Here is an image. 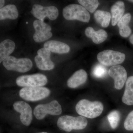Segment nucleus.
<instances>
[{
	"label": "nucleus",
	"mask_w": 133,
	"mask_h": 133,
	"mask_svg": "<svg viewBox=\"0 0 133 133\" xmlns=\"http://www.w3.org/2000/svg\"><path fill=\"white\" fill-rule=\"evenodd\" d=\"M104 106L99 101H91L86 99L79 101L76 104V110L81 116L93 119L99 116L103 112Z\"/></svg>",
	"instance_id": "f257e3e1"
},
{
	"label": "nucleus",
	"mask_w": 133,
	"mask_h": 133,
	"mask_svg": "<svg viewBox=\"0 0 133 133\" xmlns=\"http://www.w3.org/2000/svg\"><path fill=\"white\" fill-rule=\"evenodd\" d=\"M88 123L87 119L83 116L64 115L58 119L57 126L62 131L69 132L72 130H83L86 127Z\"/></svg>",
	"instance_id": "f03ea898"
},
{
	"label": "nucleus",
	"mask_w": 133,
	"mask_h": 133,
	"mask_svg": "<svg viewBox=\"0 0 133 133\" xmlns=\"http://www.w3.org/2000/svg\"><path fill=\"white\" fill-rule=\"evenodd\" d=\"M63 16L69 21L78 20L88 23L90 19V15L87 10L81 5L70 4L64 8Z\"/></svg>",
	"instance_id": "7ed1b4c3"
},
{
	"label": "nucleus",
	"mask_w": 133,
	"mask_h": 133,
	"mask_svg": "<svg viewBox=\"0 0 133 133\" xmlns=\"http://www.w3.org/2000/svg\"><path fill=\"white\" fill-rule=\"evenodd\" d=\"M3 65L8 70L24 73L31 70L33 63L31 59L27 58L18 59L10 56L3 62Z\"/></svg>",
	"instance_id": "20e7f679"
},
{
	"label": "nucleus",
	"mask_w": 133,
	"mask_h": 133,
	"mask_svg": "<svg viewBox=\"0 0 133 133\" xmlns=\"http://www.w3.org/2000/svg\"><path fill=\"white\" fill-rule=\"evenodd\" d=\"M50 91L46 87H24L20 90L19 96L25 100L36 101L45 98L49 95Z\"/></svg>",
	"instance_id": "39448f33"
},
{
	"label": "nucleus",
	"mask_w": 133,
	"mask_h": 133,
	"mask_svg": "<svg viewBox=\"0 0 133 133\" xmlns=\"http://www.w3.org/2000/svg\"><path fill=\"white\" fill-rule=\"evenodd\" d=\"M97 59L101 64L105 66H115L123 63L125 55L119 51L107 50L98 54Z\"/></svg>",
	"instance_id": "423d86ee"
},
{
	"label": "nucleus",
	"mask_w": 133,
	"mask_h": 133,
	"mask_svg": "<svg viewBox=\"0 0 133 133\" xmlns=\"http://www.w3.org/2000/svg\"><path fill=\"white\" fill-rule=\"evenodd\" d=\"M62 113L61 105L56 100H53L50 103L37 105L34 109L33 114L36 119L42 120L48 114L58 115Z\"/></svg>",
	"instance_id": "0eeeda50"
},
{
	"label": "nucleus",
	"mask_w": 133,
	"mask_h": 133,
	"mask_svg": "<svg viewBox=\"0 0 133 133\" xmlns=\"http://www.w3.org/2000/svg\"><path fill=\"white\" fill-rule=\"evenodd\" d=\"M48 81L46 76L39 73L19 76L16 79L17 85L24 87H43L47 84Z\"/></svg>",
	"instance_id": "6e6552de"
},
{
	"label": "nucleus",
	"mask_w": 133,
	"mask_h": 133,
	"mask_svg": "<svg viewBox=\"0 0 133 133\" xmlns=\"http://www.w3.org/2000/svg\"><path fill=\"white\" fill-rule=\"evenodd\" d=\"M31 13L36 18L42 22L45 17L54 21L58 16V9L55 6L44 7L38 4L33 5Z\"/></svg>",
	"instance_id": "1a4fd4ad"
},
{
	"label": "nucleus",
	"mask_w": 133,
	"mask_h": 133,
	"mask_svg": "<svg viewBox=\"0 0 133 133\" xmlns=\"http://www.w3.org/2000/svg\"><path fill=\"white\" fill-rule=\"evenodd\" d=\"M33 24L35 30L33 38L36 42H42L52 37L51 28L49 25L38 20L34 21Z\"/></svg>",
	"instance_id": "9d476101"
},
{
	"label": "nucleus",
	"mask_w": 133,
	"mask_h": 133,
	"mask_svg": "<svg viewBox=\"0 0 133 133\" xmlns=\"http://www.w3.org/2000/svg\"><path fill=\"white\" fill-rule=\"evenodd\" d=\"M51 51L43 48L38 50V55L35 58V61L38 69L42 70H51L54 69L55 64L50 57Z\"/></svg>",
	"instance_id": "9b49d317"
},
{
	"label": "nucleus",
	"mask_w": 133,
	"mask_h": 133,
	"mask_svg": "<svg viewBox=\"0 0 133 133\" xmlns=\"http://www.w3.org/2000/svg\"><path fill=\"white\" fill-rule=\"evenodd\" d=\"M108 74L114 80V87L116 90L122 89L127 78V73L124 66L121 65L112 66Z\"/></svg>",
	"instance_id": "f8f14e48"
},
{
	"label": "nucleus",
	"mask_w": 133,
	"mask_h": 133,
	"mask_svg": "<svg viewBox=\"0 0 133 133\" xmlns=\"http://www.w3.org/2000/svg\"><path fill=\"white\" fill-rule=\"evenodd\" d=\"M14 109L21 114L20 120L24 125L28 126L32 121V109L29 105L23 101H18L15 102L13 105Z\"/></svg>",
	"instance_id": "ddd939ff"
},
{
	"label": "nucleus",
	"mask_w": 133,
	"mask_h": 133,
	"mask_svg": "<svg viewBox=\"0 0 133 133\" xmlns=\"http://www.w3.org/2000/svg\"><path fill=\"white\" fill-rule=\"evenodd\" d=\"M87 77L88 75L86 72L83 69H80L76 71L68 79L67 86L71 88H77L85 83Z\"/></svg>",
	"instance_id": "4468645a"
},
{
	"label": "nucleus",
	"mask_w": 133,
	"mask_h": 133,
	"mask_svg": "<svg viewBox=\"0 0 133 133\" xmlns=\"http://www.w3.org/2000/svg\"><path fill=\"white\" fill-rule=\"evenodd\" d=\"M44 48L49 50L51 52L58 54H65L70 51V47L65 43L56 41H50L44 44Z\"/></svg>",
	"instance_id": "2eb2a0df"
},
{
	"label": "nucleus",
	"mask_w": 133,
	"mask_h": 133,
	"mask_svg": "<svg viewBox=\"0 0 133 133\" xmlns=\"http://www.w3.org/2000/svg\"><path fill=\"white\" fill-rule=\"evenodd\" d=\"M86 36L91 38L92 42L96 44L101 43L106 40L108 34L106 31L103 29H99L95 31L91 27L87 28L85 30Z\"/></svg>",
	"instance_id": "dca6fc26"
},
{
	"label": "nucleus",
	"mask_w": 133,
	"mask_h": 133,
	"mask_svg": "<svg viewBox=\"0 0 133 133\" xmlns=\"http://www.w3.org/2000/svg\"><path fill=\"white\" fill-rule=\"evenodd\" d=\"M125 6L123 2H117L112 5L111 8L112 25L115 26L122 17L125 12Z\"/></svg>",
	"instance_id": "f3484780"
},
{
	"label": "nucleus",
	"mask_w": 133,
	"mask_h": 133,
	"mask_svg": "<svg viewBox=\"0 0 133 133\" xmlns=\"http://www.w3.org/2000/svg\"><path fill=\"white\" fill-rule=\"evenodd\" d=\"M15 46V44L14 42L9 39H6L1 43L0 63L3 62L14 52Z\"/></svg>",
	"instance_id": "a211bd4d"
},
{
	"label": "nucleus",
	"mask_w": 133,
	"mask_h": 133,
	"mask_svg": "<svg viewBox=\"0 0 133 133\" xmlns=\"http://www.w3.org/2000/svg\"><path fill=\"white\" fill-rule=\"evenodd\" d=\"M122 100L128 105H133V76H130L127 79Z\"/></svg>",
	"instance_id": "6ab92c4d"
},
{
	"label": "nucleus",
	"mask_w": 133,
	"mask_h": 133,
	"mask_svg": "<svg viewBox=\"0 0 133 133\" xmlns=\"http://www.w3.org/2000/svg\"><path fill=\"white\" fill-rule=\"evenodd\" d=\"M19 12L15 5H8L0 9V20L6 19L15 20L17 19Z\"/></svg>",
	"instance_id": "aec40b11"
},
{
	"label": "nucleus",
	"mask_w": 133,
	"mask_h": 133,
	"mask_svg": "<svg viewBox=\"0 0 133 133\" xmlns=\"http://www.w3.org/2000/svg\"><path fill=\"white\" fill-rule=\"evenodd\" d=\"M131 18V15L130 14H126L122 17L117 24L119 30L120 35L122 37L125 38L128 37L131 34V30L128 26Z\"/></svg>",
	"instance_id": "412c9836"
},
{
	"label": "nucleus",
	"mask_w": 133,
	"mask_h": 133,
	"mask_svg": "<svg viewBox=\"0 0 133 133\" xmlns=\"http://www.w3.org/2000/svg\"><path fill=\"white\" fill-rule=\"evenodd\" d=\"M94 17L98 23L103 28H107L109 26L111 16L109 12L97 10L94 13Z\"/></svg>",
	"instance_id": "4be33fe9"
},
{
	"label": "nucleus",
	"mask_w": 133,
	"mask_h": 133,
	"mask_svg": "<svg viewBox=\"0 0 133 133\" xmlns=\"http://www.w3.org/2000/svg\"><path fill=\"white\" fill-rule=\"evenodd\" d=\"M108 119L111 127L112 129H115L118 127L120 121V113L117 110L112 111L108 115Z\"/></svg>",
	"instance_id": "5701e85b"
},
{
	"label": "nucleus",
	"mask_w": 133,
	"mask_h": 133,
	"mask_svg": "<svg viewBox=\"0 0 133 133\" xmlns=\"http://www.w3.org/2000/svg\"><path fill=\"white\" fill-rule=\"evenodd\" d=\"M81 6L91 13H94L98 6V1L97 0H78Z\"/></svg>",
	"instance_id": "b1692460"
},
{
	"label": "nucleus",
	"mask_w": 133,
	"mask_h": 133,
	"mask_svg": "<svg viewBox=\"0 0 133 133\" xmlns=\"http://www.w3.org/2000/svg\"><path fill=\"white\" fill-rule=\"evenodd\" d=\"M107 70L102 64H98L94 68L92 74L93 76L97 78H102L106 75Z\"/></svg>",
	"instance_id": "393cba45"
},
{
	"label": "nucleus",
	"mask_w": 133,
	"mask_h": 133,
	"mask_svg": "<svg viewBox=\"0 0 133 133\" xmlns=\"http://www.w3.org/2000/svg\"><path fill=\"white\" fill-rule=\"evenodd\" d=\"M124 127L127 131H133V110L127 116L124 121Z\"/></svg>",
	"instance_id": "a878e982"
},
{
	"label": "nucleus",
	"mask_w": 133,
	"mask_h": 133,
	"mask_svg": "<svg viewBox=\"0 0 133 133\" xmlns=\"http://www.w3.org/2000/svg\"><path fill=\"white\" fill-rule=\"evenodd\" d=\"M5 1L4 0H1L0 1V8L2 9L3 8V6L5 4Z\"/></svg>",
	"instance_id": "bb28decb"
},
{
	"label": "nucleus",
	"mask_w": 133,
	"mask_h": 133,
	"mask_svg": "<svg viewBox=\"0 0 133 133\" xmlns=\"http://www.w3.org/2000/svg\"><path fill=\"white\" fill-rule=\"evenodd\" d=\"M129 41L131 44H133V34L129 38Z\"/></svg>",
	"instance_id": "cd10ccee"
},
{
	"label": "nucleus",
	"mask_w": 133,
	"mask_h": 133,
	"mask_svg": "<svg viewBox=\"0 0 133 133\" xmlns=\"http://www.w3.org/2000/svg\"><path fill=\"white\" fill-rule=\"evenodd\" d=\"M49 133L45 132H40V133Z\"/></svg>",
	"instance_id": "c85d7f7f"
},
{
	"label": "nucleus",
	"mask_w": 133,
	"mask_h": 133,
	"mask_svg": "<svg viewBox=\"0 0 133 133\" xmlns=\"http://www.w3.org/2000/svg\"><path fill=\"white\" fill-rule=\"evenodd\" d=\"M129 1L131 2H133V1Z\"/></svg>",
	"instance_id": "c756f323"
}]
</instances>
